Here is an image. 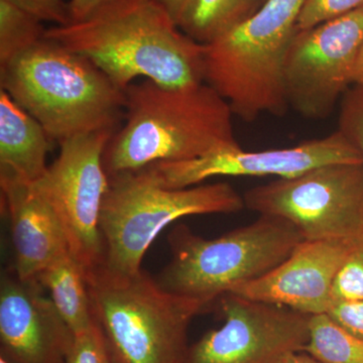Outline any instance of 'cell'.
Instances as JSON below:
<instances>
[{"label": "cell", "mask_w": 363, "mask_h": 363, "mask_svg": "<svg viewBox=\"0 0 363 363\" xmlns=\"http://www.w3.org/2000/svg\"><path fill=\"white\" fill-rule=\"evenodd\" d=\"M44 38L90 60L123 90L138 77L172 88L204 82V45L182 32L159 0H105Z\"/></svg>", "instance_id": "1"}, {"label": "cell", "mask_w": 363, "mask_h": 363, "mask_svg": "<svg viewBox=\"0 0 363 363\" xmlns=\"http://www.w3.org/2000/svg\"><path fill=\"white\" fill-rule=\"evenodd\" d=\"M124 93L125 124L112 136L104 154L108 177L240 145L228 102L205 82L172 88L143 79Z\"/></svg>", "instance_id": "2"}, {"label": "cell", "mask_w": 363, "mask_h": 363, "mask_svg": "<svg viewBox=\"0 0 363 363\" xmlns=\"http://www.w3.org/2000/svg\"><path fill=\"white\" fill-rule=\"evenodd\" d=\"M0 89L43 126L52 142L118 130L124 90L90 60L44 38L0 65Z\"/></svg>", "instance_id": "3"}, {"label": "cell", "mask_w": 363, "mask_h": 363, "mask_svg": "<svg viewBox=\"0 0 363 363\" xmlns=\"http://www.w3.org/2000/svg\"><path fill=\"white\" fill-rule=\"evenodd\" d=\"M85 272L93 321L114 363L185 362L189 326L209 306L167 292L143 269Z\"/></svg>", "instance_id": "4"}, {"label": "cell", "mask_w": 363, "mask_h": 363, "mask_svg": "<svg viewBox=\"0 0 363 363\" xmlns=\"http://www.w3.org/2000/svg\"><path fill=\"white\" fill-rule=\"evenodd\" d=\"M306 0H267L252 18L204 45V82L252 123L288 111L284 63Z\"/></svg>", "instance_id": "5"}, {"label": "cell", "mask_w": 363, "mask_h": 363, "mask_svg": "<svg viewBox=\"0 0 363 363\" xmlns=\"http://www.w3.org/2000/svg\"><path fill=\"white\" fill-rule=\"evenodd\" d=\"M171 262L157 281L167 292L209 307L234 286L262 278L304 241L290 222L259 215L252 223L214 240L178 225L168 238Z\"/></svg>", "instance_id": "6"}, {"label": "cell", "mask_w": 363, "mask_h": 363, "mask_svg": "<svg viewBox=\"0 0 363 363\" xmlns=\"http://www.w3.org/2000/svg\"><path fill=\"white\" fill-rule=\"evenodd\" d=\"M245 207L243 196L225 182L167 189L142 171L109 177L100 213V266L116 274H136L150 245L169 224L192 215L235 213Z\"/></svg>", "instance_id": "7"}, {"label": "cell", "mask_w": 363, "mask_h": 363, "mask_svg": "<svg viewBox=\"0 0 363 363\" xmlns=\"http://www.w3.org/2000/svg\"><path fill=\"white\" fill-rule=\"evenodd\" d=\"M245 205L290 222L305 240H353L363 233L362 164H330L248 190Z\"/></svg>", "instance_id": "8"}, {"label": "cell", "mask_w": 363, "mask_h": 363, "mask_svg": "<svg viewBox=\"0 0 363 363\" xmlns=\"http://www.w3.org/2000/svg\"><path fill=\"white\" fill-rule=\"evenodd\" d=\"M363 45V6L307 30H298L284 63L289 107L309 119L330 116L353 84Z\"/></svg>", "instance_id": "9"}, {"label": "cell", "mask_w": 363, "mask_h": 363, "mask_svg": "<svg viewBox=\"0 0 363 363\" xmlns=\"http://www.w3.org/2000/svg\"><path fill=\"white\" fill-rule=\"evenodd\" d=\"M116 131L101 130L60 143V154L35 186L63 222L72 255L85 271L102 264L100 213L109 177L104 154Z\"/></svg>", "instance_id": "10"}, {"label": "cell", "mask_w": 363, "mask_h": 363, "mask_svg": "<svg viewBox=\"0 0 363 363\" xmlns=\"http://www.w3.org/2000/svg\"><path fill=\"white\" fill-rule=\"evenodd\" d=\"M218 302L224 324L189 346L184 363H283L309 342L310 315L233 293Z\"/></svg>", "instance_id": "11"}, {"label": "cell", "mask_w": 363, "mask_h": 363, "mask_svg": "<svg viewBox=\"0 0 363 363\" xmlns=\"http://www.w3.org/2000/svg\"><path fill=\"white\" fill-rule=\"evenodd\" d=\"M330 164H362L359 152L338 130L288 149L247 152L240 145L220 147L189 161L155 162L140 171L161 187L185 189L217 176L292 178Z\"/></svg>", "instance_id": "12"}, {"label": "cell", "mask_w": 363, "mask_h": 363, "mask_svg": "<svg viewBox=\"0 0 363 363\" xmlns=\"http://www.w3.org/2000/svg\"><path fill=\"white\" fill-rule=\"evenodd\" d=\"M35 279L13 267L0 281V357L9 363H65L74 333Z\"/></svg>", "instance_id": "13"}, {"label": "cell", "mask_w": 363, "mask_h": 363, "mask_svg": "<svg viewBox=\"0 0 363 363\" xmlns=\"http://www.w3.org/2000/svg\"><path fill=\"white\" fill-rule=\"evenodd\" d=\"M357 238L302 241L272 271L234 286L229 293L310 316L327 314L332 306L334 281Z\"/></svg>", "instance_id": "14"}, {"label": "cell", "mask_w": 363, "mask_h": 363, "mask_svg": "<svg viewBox=\"0 0 363 363\" xmlns=\"http://www.w3.org/2000/svg\"><path fill=\"white\" fill-rule=\"evenodd\" d=\"M0 189L11 229L13 269L20 279L37 281L45 267L71 252L65 227L35 184L0 181Z\"/></svg>", "instance_id": "15"}, {"label": "cell", "mask_w": 363, "mask_h": 363, "mask_svg": "<svg viewBox=\"0 0 363 363\" xmlns=\"http://www.w3.org/2000/svg\"><path fill=\"white\" fill-rule=\"evenodd\" d=\"M52 143L43 126L0 89V181L40 180L49 167Z\"/></svg>", "instance_id": "16"}, {"label": "cell", "mask_w": 363, "mask_h": 363, "mask_svg": "<svg viewBox=\"0 0 363 363\" xmlns=\"http://www.w3.org/2000/svg\"><path fill=\"white\" fill-rule=\"evenodd\" d=\"M69 328L75 334L93 326L84 267L71 252L54 260L37 278Z\"/></svg>", "instance_id": "17"}, {"label": "cell", "mask_w": 363, "mask_h": 363, "mask_svg": "<svg viewBox=\"0 0 363 363\" xmlns=\"http://www.w3.org/2000/svg\"><path fill=\"white\" fill-rule=\"evenodd\" d=\"M259 0H192L178 26L191 39L208 45L259 11Z\"/></svg>", "instance_id": "18"}, {"label": "cell", "mask_w": 363, "mask_h": 363, "mask_svg": "<svg viewBox=\"0 0 363 363\" xmlns=\"http://www.w3.org/2000/svg\"><path fill=\"white\" fill-rule=\"evenodd\" d=\"M304 351L325 363H363V341L327 314L311 316L309 342Z\"/></svg>", "instance_id": "19"}, {"label": "cell", "mask_w": 363, "mask_h": 363, "mask_svg": "<svg viewBox=\"0 0 363 363\" xmlns=\"http://www.w3.org/2000/svg\"><path fill=\"white\" fill-rule=\"evenodd\" d=\"M43 21L9 0H0V65L44 39Z\"/></svg>", "instance_id": "20"}, {"label": "cell", "mask_w": 363, "mask_h": 363, "mask_svg": "<svg viewBox=\"0 0 363 363\" xmlns=\"http://www.w3.org/2000/svg\"><path fill=\"white\" fill-rule=\"evenodd\" d=\"M331 297L332 305L363 301V233L355 240L336 277Z\"/></svg>", "instance_id": "21"}, {"label": "cell", "mask_w": 363, "mask_h": 363, "mask_svg": "<svg viewBox=\"0 0 363 363\" xmlns=\"http://www.w3.org/2000/svg\"><path fill=\"white\" fill-rule=\"evenodd\" d=\"M338 130L359 152L363 166V86L350 88L341 99Z\"/></svg>", "instance_id": "22"}, {"label": "cell", "mask_w": 363, "mask_h": 363, "mask_svg": "<svg viewBox=\"0 0 363 363\" xmlns=\"http://www.w3.org/2000/svg\"><path fill=\"white\" fill-rule=\"evenodd\" d=\"M65 363H114L104 334L95 323L74 335Z\"/></svg>", "instance_id": "23"}, {"label": "cell", "mask_w": 363, "mask_h": 363, "mask_svg": "<svg viewBox=\"0 0 363 363\" xmlns=\"http://www.w3.org/2000/svg\"><path fill=\"white\" fill-rule=\"evenodd\" d=\"M363 6V0H306L298 30H307Z\"/></svg>", "instance_id": "24"}, {"label": "cell", "mask_w": 363, "mask_h": 363, "mask_svg": "<svg viewBox=\"0 0 363 363\" xmlns=\"http://www.w3.org/2000/svg\"><path fill=\"white\" fill-rule=\"evenodd\" d=\"M40 21H50L56 26L71 23L69 4L65 0H9Z\"/></svg>", "instance_id": "25"}, {"label": "cell", "mask_w": 363, "mask_h": 363, "mask_svg": "<svg viewBox=\"0 0 363 363\" xmlns=\"http://www.w3.org/2000/svg\"><path fill=\"white\" fill-rule=\"evenodd\" d=\"M327 315L344 330L363 341V301L335 303Z\"/></svg>", "instance_id": "26"}, {"label": "cell", "mask_w": 363, "mask_h": 363, "mask_svg": "<svg viewBox=\"0 0 363 363\" xmlns=\"http://www.w3.org/2000/svg\"><path fill=\"white\" fill-rule=\"evenodd\" d=\"M104 1L105 0H71L68 4L71 21L83 20Z\"/></svg>", "instance_id": "27"}, {"label": "cell", "mask_w": 363, "mask_h": 363, "mask_svg": "<svg viewBox=\"0 0 363 363\" xmlns=\"http://www.w3.org/2000/svg\"><path fill=\"white\" fill-rule=\"evenodd\" d=\"M161 2L162 6L166 9L169 16L173 18L177 25H178L179 21L185 13L187 7L190 6L192 0H159Z\"/></svg>", "instance_id": "28"}, {"label": "cell", "mask_w": 363, "mask_h": 363, "mask_svg": "<svg viewBox=\"0 0 363 363\" xmlns=\"http://www.w3.org/2000/svg\"><path fill=\"white\" fill-rule=\"evenodd\" d=\"M283 363H325L321 360L317 359L316 357H312L306 351H300V352L294 353L288 358L284 360Z\"/></svg>", "instance_id": "29"}, {"label": "cell", "mask_w": 363, "mask_h": 363, "mask_svg": "<svg viewBox=\"0 0 363 363\" xmlns=\"http://www.w3.org/2000/svg\"><path fill=\"white\" fill-rule=\"evenodd\" d=\"M353 85L363 86V45L359 55H358L357 64H355Z\"/></svg>", "instance_id": "30"}, {"label": "cell", "mask_w": 363, "mask_h": 363, "mask_svg": "<svg viewBox=\"0 0 363 363\" xmlns=\"http://www.w3.org/2000/svg\"><path fill=\"white\" fill-rule=\"evenodd\" d=\"M0 363H9L7 360L4 359V358L0 357Z\"/></svg>", "instance_id": "31"}, {"label": "cell", "mask_w": 363, "mask_h": 363, "mask_svg": "<svg viewBox=\"0 0 363 363\" xmlns=\"http://www.w3.org/2000/svg\"><path fill=\"white\" fill-rule=\"evenodd\" d=\"M259 1L260 2V4H264V2L267 1V0H259Z\"/></svg>", "instance_id": "32"}]
</instances>
